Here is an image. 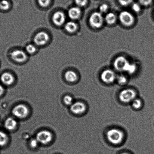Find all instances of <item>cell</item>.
I'll list each match as a JSON object with an SVG mask.
<instances>
[{
	"label": "cell",
	"instance_id": "cell-14",
	"mask_svg": "<svg viewBox=\"0 0 154 154\" xmlns=\"http://www.w3.org/2000/svg\"><path fill=\"white\" fill-rule=\"evenodd\" d=\"M81 10L78 7H73L70 8L68 11L69 17L72 20H75L79 19L81 15Z\"/></svg>",
	"mask_w": 154,
	"mask_h": 154
},
{
	"label": "cell",
	"instance_id": "cell-26",
	"mask_svg": "<svg viewBox=\"0 0 154 154\" xmlns=\"http://www.w3.org/2000/svg\"><path fill=\"white\" fill-rule=\"evenodd\" d=\"M63 101L67 105H71L73 104V98L69 95L65 96L63 98Z\"/></svg>",
	"mask_w": 154,
	"mask_h": 154
},
{
	"label": "cell",
	"instance_id": "cell-10",
	"mask_svg": "<svg viewBox=\"0 0 154 154\" xmlns=\"http://www.w3.org/2000/svg\"><path fill=\"white\" fill-rule=\"evenodd\" d=\"M101 78L104 83L107 84L111 83L116 79V74L112 70L106 69L102 72Z\"/></svg>",
	"mask_w": 154,
	"mask_h": 154
},
{
	"label": "cell",
	"instance_id": "cell-21",
	"mask_svg": "<svg viewBox=\"0 0 154 154\" xmlns=\"http://www.w3.org/2000/svg\"><path fill=\"white\" fill-rule=\"evenodd\" d=\"M10 7L9 2L7 0H2L0 1V9L6 11L9 9Z\"/></svg>",
	"mask_w": 154,
	"mask_h": 154
},
{
	"label": "cell",
	"instance_id": "cell-5",
	"mask_svg": "<svg viewBox=\"0 0 154 154\" xmlns=\"http://www.w3.org/2000/svg\"><path fill=\"white\" fill-rule=\"evenodd\" d=\"M130 63L124 56H119L116 58L113 63L115 69L119 71H126Z\"/></svg>",
	"mask_w": 154,
	"mask_h": 154
},
{
	"label": "cell",
	"instance_id": "cell-3",
	"mask_svg": "<svg viewBox=\"0 0 154 154\" xmlns=\"http://www.w3.org/2000/svg\"><path fill=\"white\" fill-rule=\"evenodd\" d=\"M137 95L135 91L131 89H125L121 91L119 98L122 102L128 103L135 99Z\"/></svg>",
	"mask_w": 154,
	"mask_h": 154
},
{
	"label": "cell",
	"instance_id": "cell-22",
	"mask_svg": "<svg viewBox=\"0 0 154 154\" xmlns=\"http://www.w3.org/2000/svg\"><path fill=\"white\" fill-rule=\"evenodd\" d=\"M137 67L135 64L129 63L126 70V72L130 74H132L135 72L137 70Z\"/></svg>",
	"mask_w": 154,
	"mask_h": 154
},
{
	"label": "cell",
	"instance_id": "cell-27",
	"mask_svg": "<svg viewBox=\"0 0 154 154\" xmlns=\"http://www.w3.org/2000/svg\"><path fill=\"white\" fill-rule=\"evenodd\" d=\"M75 2L78 7H85L88 3V0H75Z\"/></svg>",
	"mask_w": 154,
	"mask_h": 154
},
{
	"label": "cell",
	"instance_id": "cell-20",
	"mask_svg": "<svg viewBox=\"0 0 154 154\" xmlns=\"http://www.w3.org/2000/svg\"><path fill=\"white\" fill-rule=\"evenodd\" d=\"M25 50L27 53L29 54H32L35 53L37 51V48L35 45L29 44L27 45L25 48Z\"/></svg>",
	"mask_w": 154,
	"mask_h": 154
},
{
	"label": "cell",
	"instance_id": "cell-4",
	"mask_svg": "<svg viewBox=\"0 0 154 154\" xmlns=\"http://www.w3.org/2000/svg\"><path fill=\"white\" fill-rule=\"evenodd\" d=\"M12 113L15 117L18 119H23L28 116L29 110L26 106L19 104L13 108Z\"/></svg>",
	"mask_w": 154,
	"mask_h": 154
},
{
	"label": "cell",
	"instance_id": "cell-13",
	"mask_svg": "<svg viewBox=\"0 0 154 154\" xmlns=\"http://www.w3.org/2000/svg\"><path fill=\"white\" fill-rule=\"evenodd\" d=\"M0 79L2 83L7 86L12 84L14 81V76L9 72L4 73L1 75Z\"/></svg>",
	"mask_w": 154,
	"mask_h": 154
},
{
	"label": "cell",
	"instance_id": "cell-29",
	"mask_svg": "<svg viewBox=\"0 0 154 154\" xmlns=\"http://www.w3.org/2000/svg\"><path fill=\"white\" fill-rule=\"evenodd\" d=\"M108 9V6L106 4H102L100 6L99 8L100 12L101 13H106Z\"/></svg>",
	"mask_w": 154,
	"mask_h": 154
},
{
	"label": "cell",
	"instance_id": "cell-7",
	"mask_svg": "<svg viewBox=\"0 0 154 154\" xmlns=\"http://www.w3.org/2000/svg\"><path fill=\"white\" fill-rule=\"evenodd\" d=\"M119 19L122 25L125 26H131L134 23V17L132 14L128 11L122 12L119 15Z\"/></svg>",
	"mask_w": 154,
	"mask_h": 154
},
{
	"label": "cell",
	"instance_id": "cell-32",
	"mask_svg": "<svg viewBox=\"0 0 154 154\" xmlns=\"http://www.w3.org/2000/svg\"><path fill=\"white\" fill-rule=\"evenodd\" d=\"M38 142L36 139H33L30 142V145L32 148H35L38 146Z\"/></svg>",
	"mask_w": 154,
	"mask_h": 154
},
{
	"label": "cell",
	"instance_id": "cell-23",
	"mask_svg": "<svg viewBox=\"0 0 154 154\" xmlns=\"http://www.w3.org/2000/svg\"><path fill=\"white\" fill-rule=\"evenodd\" d=\"M39 5L42 7H46L50 5L52 0H37Z\"/></svg>",
	"mask_w": 154,
	"mask_h": 154
},
{
	"label": "cell",
	"instance_id": "cell-11",
	"mask_svg": "<svg viewBox=\"0 0 154 154\" xmlns=\"http://www.w3.org/2000/svg\"><path fill=\"white\" fill-rule=\"evenodd\" d=\"M66 19V17L65 13L61 11L56 12L52 17L53 23L56 26H62L65 23Z\"/></svg>",
	"mask_w": 154,
	"mask_h": 154
},
{
	"label": "cell",
	"instance_id": "cell-31",
	"mask_svg": "<svg viewBox=\"0 0 154 154\" xmlns=\"http://www.w3.org/2000/svg\"><path fill=\"white\" fill-rule=\"evenodd\" d=\"M140 5L137 3H134L132 6V9L136 13H139L140 10Z\"/></svg>",
	"mask_w": 154,
	"mask_h": 154
},
{
	"label": "cell",
	"instance_id": "cell-33",
	"mask_svg": "<svg viewBox=\"0 0 154 154\" xmlns=\"http://www.w3.org/2000/svg\"><path fill=\"white\" fill-rule=\"evenodd\" d=\"M4 91V89L3 87L0 85V97L2 96L3 94Z\"/></svg>",
	"mask_w": 154,
	"mask_h": 154
},
{
	"label": "cell",
	"instance_id": "cell-30",
	"mask_svg": "<svg viewBox=\"0 0 154 154\" xmlns=\"http://www.w3.org/2000/svg\"><path fill=\"white\" fill-rule=\"evenodd\" d=\"M140 4L143 6H149L152 3V0H138Z\"/></svg>",
	"mask_w": 154,
	"mask_h": 154
},
{
	"label": "cell",
	"instance_id": "cell-24",
	"mask_svg": "<svg viewBox=\"0 0 154 154\" xmlns=\"http://www.w3.org/2000/svg\"><path fill=\"white\" fill-rule=\"evenodd\" d=\"M142 104L141 100L139 99L135 98L132 101L133 107L136 109H139L142 106Z\"/></svg>",
	"mask_w": 154,
	"mask_h": 154
},
{
	"label": "cell",
	"instance_id": "cell-15",
	"mask_svg": "<svg viewBox=\"0 0 154 154\" xmlns=\"http://www.w3.org/2000/svg\"><path fill=\"white\" fill-rule=\"evenodd\" d=\"M17 122L14 118L9 117L6 119L4 122V127L8 131H12L17 126Z\"/></svg>",
	"mask_w": 154,
	"mask_h": 154
},
{
	"label": "cell",
	"instance_id": "cell-18",
	"mask_svg": "<svg viewBox=\"0 0 154 154\" xmlns=\"http://www.w3.org/2000/svg\"><path fill=\"white\" fill-rule=\"evenodd\" d=\"M105 20L108 24L112 25L116 21V15L112 13H109L107 14L105 17Z\"/></svg>",
	"mask_w": 154,
	"mask_h": 154
},
{
	"label": "cell",
	"instance_id": "cell-16",
	"mask_svg": "<svg viewBox=\"0 0 154 154\" xmlns=\"http://www.w3.org/2000/svg\"><path fill=\"white\" fill-rule=\"evenodd\" d=\"M65 29L67 32L72 33L77 30L78 25L77 23L74 22H68L65 24Z\"/></svg>",
	"mask_w": 154,
	"mask_h": 154
},
{
	"label": "cell",
	"instance_id": "cell-28",
	"mask_svg": "<svg viewBox=\"0 0 154 154\" xmlns=\"http://www.w3.org/2000/svg\"><path fill=\"white\" fill-rule=\"evenodd\" d=\"M133 0H118L119 3L123 6H126L130 5L132 2Z\"/></svg>",
	"mask_w": 154,
	"mask_h": 154
},
{
	"label": "cell",
	"instance_id": "cell-34",
	"mask_svg": "<svg viewBox=\"0 0 154 154\" xmlns=\"http://www.w3.org/2000/svg\"><path fill=\"white\" fill-rule=\"evenodd\" d=\"M121 154H129L128 153H126V152H124V153H121Z\"/></svg>",
	"mask_w": 154,
	"mask_h": 154
},
{
	"label": "cell",
	"instance_id": "cell-17",
	"mask_svg": "<svg viewBox=\"0 0 154 154\" xmlns=\"http://www.w3.org/2000/svg\"><path fill=\"white\" fill-rule=\"evenodd\" d=\"M65 77L66 80L69 82H75L78 79L77 74L75 72L72 71H67L65 74Z\"/></svg>",
	"mask_w": 154,
	"mask_h": 154
},
{
	"label": "cell",
	"instance_id": "cell-2",
	"mask_svg": "<svg viewBox=\"0 0 154 154\" xmlns=\"http://www.w3.org/2000/svg\"><path fill=\"white\" fill-rule=\"evenodd\" d=\"M103 17L101 13L95 12L91 15L89 19L90 25L92 28H99L102 26Z\"/></svg>",
	"mask_w": 154,
	"mask_h": 154
},
{
	"label": "cell",
	"instance_id": "cell-12",
	"mask_svg": "<svg viewBox=\"0 0 154 154\" xmlns=\"http://www.w3.org/2000/svg\"><path fill=\"white\" fill-rule=\"evenodd\" d=\"M86 110V107L83 103L81 102H76L70 106V110L75 114L79 115L84 112Z\"/></svg>",
	"mask_w": 154,
	"mask_h": 154
},
{
	"label": "cell",
	"instance_id": "cell-19",
	"mask_svg": "<svg viewBox=\"0 0 154 154\" xmlns=\"http://www.w3.org/2000/svg\"><path fill=\"white\" fill-rule=\"evenodd\" d=\"M8 140V137L6 134L0 131V146H5Z\"/></svg>",
	"mask_w": 154,
	"mask_h": 154
},
{
	"label": "cell",
	"instance_id": "cell-9",
	"mask_svg": "<svg viewBox=\"0 0 154 154\" xmlns=\"http://www.w3.org/2000/svg\"><path fill=\"white\" fill-rule=\"evenodd\" d=\"M10 55L13 60L19 63L24 62L28 59L27 55L26 52L19 49L13 51Z\"/></svg>",
	"mask_w": 154,
	"mask_h": 154
},
{
	"label": "cell",
	"instance_id": "cell-25",
	"mask_svg": "<svg viewBox=\"0 0 154 154\" xmlns=\"http://www.w3.org/2000/svg\"><path fill=\"white\" fill-rule=\"evenodd\" d=\"M118 83L121 85H124L127 83V79L126 77L122 75H120L117 78Z\"/></svg>",
	"mask_w": 154,
	"mask_h": 154
},
{
	"label": "cell",
	"instance_id": "cell-1",
	"mask_svg": "<svg viewBox=\"0 0 154 154\" xmlns=\"http://www.w3.org/2000/svg\"><path fill=\"white\" fill-rule=\"evenodd\" d=\"M107 137L109 141L113 144H119L123 140V132L119 129L113 128L107 131Z\"/></svg>",
	"mask_w": 154,
	"mask_h": 154
},
{
	"label": "cell",
	"instance_id": "cell-6",
	"mask_svg": "<svg viewBox=\"0 0 154 154\" xmlns=\"http://www.w3.org/2000/svg\"><path fill=\"white\" fill-rule=\"evenodd\" d=\"M53 136L50 131H42L36 134V139L38 143L43 145L48 144L52 140Z\"/></svg>",
	"mask_w": 154,
	"mask_h": 154
},
{
	"label": "cell",
	"instance_id": "cell-8",
	"mask_svg": "<svg viewBox=\"0 0 154 154\" xmlns=\"http://www.w3.org/2000/svg\"><path fill=\"white\" fill-rule=\"evenodd\" d=\"M49 39V35L47 33L41 31L36 34L34 37L33 41L35 45L41 46L46 44Z\"/></svg>",
	"mask_w": 154,
	"mask_h": 154
}]
</instances>
